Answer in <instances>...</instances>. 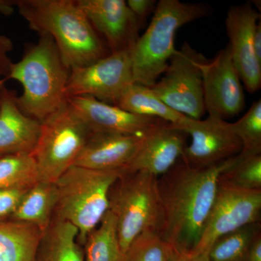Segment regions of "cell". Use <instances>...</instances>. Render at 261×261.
<instances>
[{
    "label": "cell",
    "mask_w": 261,
    "mask_h": 261,
    "mask_svg": "<svg viewBox=\"0 0 261 261\" xmlns=\"http://www.w3.org/2000/svg\"><path fill=\"white\" fill-rule=\"evenodd\" d=\"M41 123L22 112L15 92L5 87L0 97V157L32 154L40 134Z\"/></svg>",
    "instance_id": "ac0fdd59"
},
{
    "label": "cell",
    "mask_w": 261,
    "mask_h": 261,
    "mask_svg": "<svg viewBox=\"0 0 261 261\" xmlns=\"http://www.w3.org/2000/svg\"><path fill=\"white\" fill-rule=\"evenodd\" d=\"M91 132L68 102L41 123L37 145L31 154L39 179L56 183L74 165Z\"/></svg>",
    "instance_id": "52a82bcc"
},
{
    "label": "cell",
    "mask_w": 261,
    "mask_h": 261,
    "mask_svg": "<svg viewBox=\"0 0 261 261\" xmlns=\"http://www.w3.org/2000/svg\"><path fill=\"white\" fill-rule=\"evenodd\" d=\"M68 105L92 132L143 136L168 122L140 116L91 97H68Z\"/></svg>",
    "instance_id": "9a60e30c"
},
{
    "label": "cell",
    "mask_w": 261,
    "mask_h": 261,
    "mask_svg": "<svg viewBox=\"0 0 261 261\" xmlns=\"http://www.w3.org/2000/svg\"><path fill=\"white\" fill-rule=\"evenodd\" d=\"M220 181L250 190H261V154L240 158L221 173Z\"/></svg>",
    "instance_id": "4316f807"
},
{
    "label": "cell",
    "mask_w": 261,
    "mask_h": 261,
    "mask_svg": "<svg viewBox=\"0 0 261 261\" xmlns=\"http://www.w3.org/2000/svg\"><path fill=\"white\" fill-rule=\"evenodd\" d=\"M114 106L134 114L162 120L185 130L193 120L165 104L149 87L138 84L127 87Z\"/></svg>",
    "instance_id": "ffe728a7"
},
{
    "label": "cell",
    "mask_w": 261,
    "mask_h": 261,
    "mask_svg": "<svg viewBox=\"0 0 261 261\" xmlns=\"http://www.w3.org/2000/svg\"><path fill=\"white\" fill-rule=\"evenodd\" d=\"M168 261H209V258L207 254L193 250L181 251L170 246Z\"/></svg>",
    "instance_id": "1f68e13d"
},
{
    "label": "cell",
    "mask_w": 261,
    "mask_h": 261,
    "mask_svg": "<svg viewBox=\"0 0 261 261\" xmlns=\"http://www.w3.org/2000/svg\"><path fill=\"white\" fill-rule=\"evenodd\" d=\"M111 53L130 50L142 29L124 0H77Z\"/></svg>",
    "instance_id": "5bb4252c"
},
{
    "label": "cell",
    "mask_w": 261,
    "mask_h": 261,
    "mask_svg": "<svg viewBox=\"0 0 261 261\" xmlns=\"http://www.w3.org/2000/svg\"><path fill=\"white\" fill-rule=\"evenodd\" d=\"M126 4L142 28L149 15L154 13L157 2L155 0H128Z\"/></svg>",
    "instance_id": "f546056e"
},
{
    "label": "cell",
    "mask_w": 261,
    "mask_h": 261,
    "mask_svg": "<svg viewBox=\"0 0 261 261\" xmlns=\"http://www.w3.org/2000/svg\"><path fill=\"white\" fill-rule=\"evenodd\" d=\"M238 156L206 168H194L181 160L158 178L161 220L158 233L168 245L181 251L194 250L217 190L221 173Z\"/></svg>",
    "instance_id": "6da1fadb"
},
{
    "label": "cell",
    "mask_w": 261,
    "mask_h": 261,
    "mask_svg": "<svg viewBox=\"0 0 261 261\" xmlns=\"http://www.w3.org/2000/svg\"><path fill=\"white\" fill-rule=\"evenodd\" d=\"M143 136L91 132L73 166L101 170L122 171L138 151Z\"/></svg>",
    "instance_id": "e0dca14e"
},
{
    "label": "cell",
    "mask_w": 261,
    "mask_h": 261,
    "mask_svg": "<svg viewBox=\"0 0 261 261\" xmlns=\"http://www.w3.org/2000/svg\"><path fill=\"white\" fill-rule=\"evenodd\" d=\"M245 261H261V231L259 226L254 233Z\"/></svg>",
    "instance_id": "d6a6232c"
},
{
    "label": "cell",
    "mask_w": 261,
    "mask_h": 261,
    "mask_svg": "<svg viewBox=\"0 0 261 261\" xmlns=\"http://www.w3.org/2000/svg\"><path fill=\"white\" fill-rule=\"evenodd\" d=\"M70 70L49 36H40L23 58L12 63L7 80L21 84L17 103L24 114L42 123L66 104Z\"/></svg>",
    "instance_id": "3957f363"
},
{
    "label": "cell",
    "mask_w": 261,
    "mask_h": 261,
    "mask_svg": "<svg viewBox=\"0 0 261 261\" xmlns=\"http://www.w3.org/2000/svg\"><path fill=\"white\" fill-rule=\"evenodd\" d=\"M132 84L130 50L117 51L92 64L70 70L66 96L94 97L115 105Z\"/></svg>",
    "instance_id": "30bf717a"
},
{
    "label": "cell",
    "mask_w": 261,
    "mask_h": 261,
    "mask_svg": "<svg viewBox=\"0 0 261 261\" xmlns=\"http://www.w3.org/2000/svg\"><path fill=\"white\" fill-rule=\"evenodd\" d=\"M205 112L221 118H231L245 108V94L228 45L202 68Z\"/></svg>",
    "instance_id": "7c38bea8"
},
{
    "label": "cell",
    "mask_w": 261,
    "mask_h": 261,
    "mask_svg": "<svg viewBox=\"0 0 261 261\" xmlns=\"http://www.w3.org/2000/svg\"><path fill=\"white\" fill-rule=\"evenodd\" d=\"M254 51L259 64L261 65V21L258 22L254 34Z\"/></svg>",
    "instance_id": "836d02e7"
},
{
    "label": "cell",
    "mask_w": 261,
    "mask_h": 261,
    "mask_svg": "<svg viewBox=\"0 0 261 261\" xmlns=\"http://www.w3.org/2000/svg\"><path fill=\"white\" fill-rule=\"evenodd\" d=\"M56 183L39 179L29 187L10 220L27 223L44 232L54 216Z\"/></svg>",
    "instance_id": "44dd1931"
},
{
    "label": "cell",
    "mask_w": 261,
    "mask_h": 261,
    "mask_svg": "<svg viewBox=\"0 0 261 261\" xmlns=\"http://www.w3.org/2000/svg\"><path fill=\"white\" fill-rule=\"evenodd\" d=\"M157 176L151 173L121 172L110 190L109 210L116 219L122 250L145 231H159L161 220Z\"/></svg>",
    "instance_id": "8992f818"
},
{
    "label": "cell",
    "mask_w": 261,
    "mask_h": 261,
    "mask_svg": "<svg viewBox=\"0 0 261 261\" xmlns=\"http://www.w3.org/2000/svg\"><path fill=\"white\" fill-rule=\"evenodd\" d=\"M13 48V42L10 38L0 34V79L7 80L9 75L10 66L13 63L9 55Z\"/></svg>",
    "instance_id": "4dcf8cb0"
},
{
    "label": "cell",
    "mask_w": 261,
    "mask_h": 261,
    "mask_svg": "<svg viewBox=\"0 0 261 261\" xmlns=\"http://www.w3.org/2000/svg\"><path fill=\"white\" fill-rule=\"evenodd\" d=\"M231 128L241 141L240 158L261 154V101H255L240 120L231 123Z\"/></svg>",
    "instance_id": "484cf974"
},
{
    "label": "cell",
    "mask_w": 261,
    "mask_h": 261,
    "mask_svg": "<svg viewBox=\"0 0 261 261\" xmlns=\"http://www.w3.org/2000/svg\"><path fill=\"white\" fill-rule=\"evenodd\" d=\"M261 190H250L220 181L200 240L193 251L208 253L220 237L260 221Z\"/></svg>",
    "instance_id": "9c48e42d"
},
{
    "label": "cell",
    "mask_w": 261,
    "mask_h": 261,
    "mask_svg": "<svg viewBox=\"0 0 261 261\" xmlns=\"http://www.w3.org/2000/svg\"><path fill=\"white\" fill-rule=\"evenodd\" d=\"M260 226L255 223L218 238L209 250V261H245L254 233Z\"/></svg>",
    "instance_id": "cb8c5ba5"
},
{
    "label": "cell",
    "mask_w": 261,
    "mask_h": 261,
    "mask_svg": "<svg viewBox=\"0 0 261 261\" xmlns=\"http://www.w3.org/2000/svg\"><path fill=\"white\" fill-rule=\"evenodd\" d=\"M30 187H13L0 190V221L10 220Z\"/></svg>",
    "instance_id": "f1b7e54d"
},
{
    "label": "cell",
    "mask_w": 261,
    "mask_h": 261,
    "mask_svg": "<svg viewBox=\"0 0 261 261\" xmlns=\"http://www.w3.org/2000/svg\"><path fill=\"white\" fill-rule=\"evenodd\" d=\"M6 81L7 80H5V79H0V97H1L3 89L5 87V82H6Z\"/></svg>",
    "instance_id": "d590c367"
},
{
    "label": "cell",
    "mask_w": 261,
    "mask_h": 261,
    "mask_svg": "<svg viewBox=\"0 0 261 261\" xmlns=\"http://www.w3.org/2000/svg\"><path fill=\"white\" fill-rule=\"evenodd\" d=\"M211 14L210 7L202 3L178 0L157 3L148 28L130 50L133 83L153 86L176 51L174 39L178 29Z\"/></svg>",
    "instance_id": "277c9868"
},
{
    "label": "cell",
    "mask_w": 261,
    "mask_h": 261,
    "mask_svg": "<svg viewBox=\"0 0 261 261\" xmlns=\"http://www.w3.org/2000/svg\"><path fill=\"white\" fill-rule=\"evenodd\" d=\"M185 132L191 137V143L180 160L192 167L214 166L239 155L243 149L231 123L216 115L208 114L205 120H192Z\"/></svg>",
    "instance_id": "8fae6325"
},
{
    "label": "cell",
    "mask_w": 261,
    "mask_h": 261,
    "mask_svg": "<svg viewBox=\"0 0 261 261\" xmlns=\"http://www.w3.org/2000/svg\"><path fill=\"white\" fill-rule=\"evenodd\" d=\"M83 250L84 261H125L113 213L108 211L99 224L87 235Z\"/></svg>",
    "instance_id": "603a6c76"
},
{
    "label": "cell",
    "mask_w": 261,
    "mask_h": 261,
    "mask_svg": "<svg viewBox=\"0 0 261 261\" xmlns=\"http://www.w3.org/2000/svg\"><path fill=\"white\" fill-rule=\"evenodd\" d=\"M189 135L169 123L156 127L144 135L135 157L121 172L143 171L160 177L181 159Z\"/></svg>",
    "instance_id": "2e32d148"
},
{
    "label": "cell",
    "mask_w": 261,
    "mask_h": 261,
    "mask_svg": "<svg viewBox=\"0 0 261 261\" xmlns=\"http://www.w3.org/2000/svg\"><path fill=\"white\" fill-rule=\"evenodd\" d=\"M121 173L73 166L57 180L54 216L78 229L82 247L109 210L110 190Z\"/></svg>",
    "instance_id": "5b68a950"
},
{
    "label": "cell",
    "mask_w": 261,
    "mask_h": 261,
    "mask_svg": "<svg viewBox=\"0 0 261 261\" xmlns=\"http://www.w3.org/2000/svg\"><path fill=\"white\" fill-rule=\"evenodd\" d=\"M169 249L156 231H145L130 244L125 261H168Z\"/></svg>",
    "instance_id": "83f0119b"
},
{
    "label": "cell",
    "mask_w": 261,
    "mask_h": 261,
    "mask_svg": "<svg viewBox=\"0 0 261 261\" xmlns=\"http://www.w3.org/2000/svg\"><path fill=\"white\" fill-rule=\"evenodd\" d=\"M79 231L73 225L53 216L42 233L34 261H84Z\"/></svg>",
    "instance_id": "d6986e66"
},
{
    "label": "cell",
    "mask_w": 261,
    "mask_h": 261,
    "mask_svg": "<svg viewBox=\"0 0 261 261\" xmlns=\"http://www.w3.org/2000/svg\"><path fill=\"white\" fill-rule=\"evenodd\" d=\"M205 57L185 42L168 62L164 75L152 87L153 93L174 111L192 119L205 113L202 68Z\"/></svg>",
    "instance_id": "ba28073f"
},
{
    "label": "cell",
    "mask_w": 261,
    "mask_h": 261,
    "mask_svg": "<svg viewBox=\"0 0 261 261\" xmlns=\"http://www.w3.org/2000/svg\"><path fill=\"white\" fill-rule=\"evenodd\" d=\"M39 180L37 166L31 154H7L0 157V190L32 186Z\"/></svg>",
    "instance_id": "d4e9b609"
},
{
    "label": "cell",
    "mask_w": 261,
    "mask_h": 261,
    "mask_svg": "<svg viewBox=\"0 0 261 261\" xmlns=\"http://www.w3.org/2000/svg\"><path fill=\"white\" fill-rule=\"evenodd\" d=\"M14 5L30 29L51 38L70 70L111 54L77 0H16Z\"/></svg>",
    "instance_id": "7a4b0ae2"
},
{
    "label": "cell",
    "mask_w": 261,
    "mask_h": 261,
    "mask_svg": "<svg viewBox=\"0 0 261 261\" xmlns=\"http://www.w3.org/2000/svg\"><path fill=\"white\" fill-rule=\"evenodd\" d=\"M42 232L20 221H0V261H34Z\"/></svg>",
    "instance_id": "7402d4cb"
},
{
    "label": "cell",
    "mask_w": 261,
    "mask_h": 261,
    "mask_svg": "<svg viewBox=\"0 0 261 261\" xmlns=\"http://www.w3.org/2000/svg\"><path fill=\"white\" fill-rule=\"evenodd\" d=\"M260 14L251 3L234 5L228 10L226 28L230 53L241 82L250 93L260 89L261 65L254 51V34Z\"/></svg>",
    "instance_id": "4fadbf2b"
},
{
    "label": "cell",
    "mask_w": 261,
    "mask_h": 261,
    "mask_svg": "<svg viewBox=\"0 0 261 261\" xmlns=\"http://www.w3.org/2000/svg\"><path fill=\"white\" fill-rule=\"evenodd\" d=\"M15 7L14 1H7L0 0V13L5 15L11 14Z\"/></svg>",
    "instance_id": "e575fe53"
}]
</instances>
